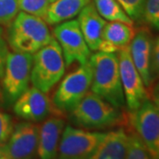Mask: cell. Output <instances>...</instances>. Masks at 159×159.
I'll return each mask as SVG.
<instances>
[{
	"instance_id": "cell-17",
	"label": "cell",
	"mask_w": 159,
	"mask_h": 159,
	"mask_svg": "<svg viewBox=\"0 0 159 159\" xmlns=\"http://www.w3.org/2000/svg\"><path fill=\"white\" fill-rule=\"evenodd\" d=\"M128 134L124 128L108 133L99 142L89 159H124L126 157Z\"/></svg>"
},
{
	"instance_id": "cell-18",
	"label": "cell",
	"mask_w": 159,
	"mask_h": 159,
	"mask_svg": "<svg viewBox=\"0 0 159 159\" xmlns=\"http://www.w3.org/2000/svg\"><path fill=\"white\" fill-rule=\"evenodd\" d=\"M90 0H56L51 3L44 20L49 25H57L77 16Z\"/></svg>"
},
{
	"instance_id": "cell-28",
	"label": "cell",
	"mask_w": 159,
	"mask_h": 159,
	"mask_svg": "<svg viewBox=\"0 0 159 159\" xmlns=\"http://www.w3.org/2000/svg\"><path fill=\"white\" fill-rule=\"evenodd\" d=\"M0 159H9L6 149V143H0Z\"/></svg>"
},
{
	"instance_id": "cell-27",
	"label": "cell",
	"mask_w": 159,
	"mask_h": 159,
	"mask_svg": "<svg viewBox=\"0 0 159 159\" xmlns=\"http://www.w3.org/2000/svg\"><path fill=\"white\" fill-rule=\"evenodd\" d=\"M152 70L154 76L159 77V36L154 40L152 48Z\"/></svg>"
},
{
	"instance_id": "cell-21",
	"label": "cell",
	"mask_w": 159,
	"mask_h": 159,
	"mask_svg": "<svg viewBox=\"0 0 159 159\" xmlns=\"http://www.w3.org/2000/svg\"><path fill=\"white\" fill-rule=\"evenodd\" d=\"M18 2L20 11L43 19L51 5L50 0H18Z\"/></svg>"
},
{
	"instance_id": "cell-14",
	"label": "cell",
	"mask_w": 159,
	"mask_h": 159,
	"mask_svg": "<svg viewBox=\"0 0 159 159\" xmlns=\"http://www.w3.org/2000/svg\"><path fill=\"white\" fill-rule=\"evenodd\" d=\"M65 120L60 117H49L42 124L39 129V142L37 155L42 159L57 157L58 145L63 131Z\"/></svg>"
},
{
	"instance_id": "cell-24",
	"label": "cell",
	"mask_w": 159,
	"mask_h": 159,
	"mask_svg": "<svg viewBox=\"0 0 159 159\" xmlns=\"http://www.w3.org/2000/svg\"><path fill=\"white\" fill-rule=\"evenodd\" d=\"M142 20L152 29L159 30V0H146Z\"/></svg>"
},
{
	"instance_id": "cell-23",
	"label": "cell",
	"mask_w": 159,
	"mask_h": 159,
	"mask_svg": "<svg viewBox=\"0 0 159 159\" xmlns=\"http://www.w3.org/2000/svg\"><path fill=\"white\" fill-rule=\"evenodd\" d=\"M126 14L134 20H142L146 0H117Z\"/></svg>"
},
{
	"instance_id": "cell-7",
	"label": "cell",
	"mask_w": 159,
	"mask_h": 159,
	"mask_svg": "<svg viewBox=\"0 0 159 159\" xmlns=\"http://www.w3.org/2000/svg\"><path fill=\"white\" fill-rule=\"evenodd\" d=\"M53 35L62 50L66 65L69 66L74 62L80 65L87 63L91 51L86 43L77 20H67L57 24Z\"/></svg>"
},
{
	"instance_id": "cell-5",
	"label": "cell",
	"mask_w": 159,
	"mask_h": 159,
	"mask_svg": "<svg viewBox=\"0 0 159 159\" xmlns=\"http://www.w3.org/2000/svg\"><path fill=\"white\" fill-rule=\"evenodd\" d=\"M32 65L33 54L9 51L1 87V100L6 104L13 105L29 88Z\"/></svg>"
},
{
	"instance_id": "cell-4",
	"label": "cell",
	"mask_w": 159,
	"mask_h": 159,
	"mask_svg": "<svg viewBox=\"0 0 159 159\" xmlns=\"http://www.w3.org/2000/svg\"><path fill=\"white\" fill-rule=\"evenodd\" d=\"M66 71L62 50L53 37L51 42L33 54L32 85L48 93L61 80Z\"/></svg>"
},
{
	"instance_id": "cell-1",
	"label": "cell",
	"mask_w": 159,
	"mask_h": 159,
	"mask_svg": "<svg viewBox=\"0 0 159 159\" xmlns=\"http://www.w3.org/2000/svg\"><path fill=\"white\" fill-rule=\"evenodd\" d=\"M89 61L92 66L91 91L114 106L123 108L125 100L120 79L118 55L97 51L91 55Z\"/></svg>"
},
{
	"instance_id": "cell-25",
	"label": "cell",
	"mask_w": 159,
	"mask_h": 159,
	"mask_svg": "<svg viewBox=\"0 0 159 159\" xmlns=\"http://www.w3.org/2000/svg\"><path fill=\"white\" fill-rule=\"evenodd\" d=\"M13 124L10 115L0 111V143H6L13 130Z\"/></svg>"
},
{
	"instance_id": "cell-11",
	"label": "cell",
	"mask_w": 159,
	"mask_h": 159,
	"mask_svg": "<svg viewBox=\"0 0 159 159\" xmlns=\"http://www.w3.org/2000/svg\"><path fill=\"white\" fill-rule=\"evenodd\" d=\"M44 93L35 87L29 88L13 103V111L20 118L29 122H42L58 111Z\"/></svg>"
},
{
	"instance_id": "cell-22",
	"label": "cell",
	"mask_w": 159,
	"mask_h": 159,
	"mask_svg": "<svg viewBox=\"0 0 159 159\" xmlns=\"http://www.w3.org/2000/svg\"><path fill=\"white\" fill-rule=\"evenodd\" d=\"M19 11L18 0H0V26L8 27Z\"/></svg>"
},
{
	"instance_id": "cell-26",
	"label": "cell",
	"mask_w": 159,
	"mask_h": 159,
	"mask_svg": "<svg viewBox=\"0 0 159 159\" xmlns=\"http://www.w3.org/2000/svg\"><path fill=\"white\" fill-rule=\"evenodd\" d=\"M9 53L8 44L6 42L5 34H4V29L0 26V99H1V87H2V79L5 72L6 67V59Z\"/></svg>"
},
{
	"instance_id": "cell-12",
	"label": "cell",
	"mask_w": 159,
	"mask_h": 159,
	"mask_svg": "<svg viewBox=\"0 0 159 159\" xmlns=\"http://www.w3.org/2000/svg\"><path fill=\"white\" fill-rule=\"evenodd\" d=\"M40 126L33 122H21L13 127L6 142L9 159H28L37 154Z\"/></svg>"
},
{
	"instance_id": "cell-8",
	"label": "cell",
	"mask_w": 159,
	"mask_h": 159,
	"mask_svg": "<svg viewBox=\"0 0 159 159\" xmlns=\"http://www.w3.org/2000/svg\"><path fill=\"white\" fill-rule=\"evenodd\" d=\"M103 135L104 133L67 125L60 138L57 157L62 159H89Z\"/></svg>"
},
{
	"instance_id": "cell-9",
	"label": "cell",
	"mask_w": 159,
	"mask_h": 159,
	"mask_svg": "<svg viewBox=\"0 0 159 159\" xmlns=\"http://www.w3.org/2000/svg\"><path fill=\"white\" fill-rule=\"evenodd\" d=\"M130 113L131 125L147 146L151 158L159 159L158 108L148 98Z\"/></svg>"
},
{
	"instance_id": "cell-10",
	"label": "cell",
	"mask_w": 159,
	"mask_h": 159,
	"mask_svg": "<svg viewBox=\"0 0 159 159\" xmlns=\"http://www.w3.org/2000/svg\"><path fill=\"white\" fill-rule=\"evenodd\" d=\"M119 73L124 91L125 104L130 111H135L145 100L148 99L141 74L131 57L129 46L118 51Z\"/></svg>"
},
{
	"instance_id": "cell-31",
	"label": "cell",
	"mask_w": 159,
	"mask_h": 159,
	"mask_svg": "<svg viewBox=\"0 0 159 159\" xmlns=\"http://www.w3.org/2000/svg\"><path fill=\"white\" fill-rule=\"evenodd\" d=\"M51 1V3H52V2H54V1H56V0H50Z\"/></svg>"
},
{
	"instance_id": "cell-13",
	"label": "cell",
	"mask_w": 159,
	"mask_h": 159,
	"mask_svg": "<svg viewBox=\"0 0 159 159\" xmlns=\"http://www.w3.org/2000/svg\"><path fill=\"white\" fill-rule=\"evenodd\" d=\"M153 42L148 30L142 29L134 34L129 44L132 60L141 74L145 87H150L155 80L152 70Z\"/></svg>"
},
{
	"instance_id": "cell-16",
	"label": "cell",
	"mask_w": 159,
	"mask_h": 159,
	"mask_svg": "<svg viewBox=\"0 0 159 159\" xmlns=\"http://www.w3.org/2000/svg\"><path fill=\"white\" fill-rule=\"evenodd\" d=\"M135 34L133 26L120 21L106 23L102 34L99 51L117 53L119 50L129 46Z\"/></svg>"
},
{
	"instance_id": "cell-19",
	"label": "cell",
	"mask_w": 159,
	"mask_h": 159,
	"mask_svg": "<svg viewBox=\"0 0 159 159\" xmlns=\"http://www.w3.org/2000/svg\"><path fill=\"white\" fill-rule=\"evenodd\" d=\"M94 5L98 13L105 20L120 21L134 26V20L124 11L117 0H94Z\"/></svg>"
},
{
	"instance_id": "cell-20",
	"label": "cell",
	"mask_w": 159,
	"mask_h": 159,
	"mask_svg": "<svg viewBox=\"0 0 159 159\" xmlns=\"http://www.w3.org/2000/svg\"><path fill=\"white\" fill-rule=\"evenodd\" d=\"M128 134L126 157L128 159H148L151 158L150 153L147 146L136 132H130Z\"/></svg>"
},
{
	"instance_id": "cell-2",
	"label": "cell",
	"mask_w": 159,
	"mask_h": 159,
	"mask_svg": "<svg viewBox=\"0 0 159 159\" xmlns=\"http://www.w3.org/2000/svg\"><path fill=\"white\" fill-rule=\"evenodd\" d=\"M43 18L19 11L8 26L7 41L15 52L34 54L53 39Z\"/></svg>"
},
{
	"instance_id": "cell-29",
	"label": "cell",
	"mask_w": 159,
	"mask_h": 159,
	"mask_svg": "<svg viewBox=\"0 0 159 159\" xmlns=\"http://www.w3.org/2000/svg\"><path fill=\"white\" fill-rule=\"evenodd\" d=\"M153 102H155V104L157 105V107L159 110V93H154Z\"/></svg>"
},
{
	"instance_id": "cell-30",
	"label": "cell",
	"mask_w": 159,
	"mask_h": 159,
	"mask_svg": "<svg viewBox=\"0 0 159 159\" xmlns=\"http://www.w3.org/2000/svg\"><path fill=\"white\" fill-rule=\"evenodd\" d=\"M154 93H159V82L157 84V86L155 87V89H154Z\"/></svg>"
},
{
	"instance_id": "cell-3",
	"label": "cell",
	"mask_w": 159,
	"mask_h": 159,
	"mask_svg": "<svg viewBox=\"0 0 159 159\" xmlns=\"http://www.w3.org/2000/svg\"><path fill=\"white\" fill-rule=\"evenodd\" d=\"M70 113L75 125L88 130L112 127L125 121L121 108L114 106L92 91L87 93Z\"/></svg>"
},
{
	"instance_id": "cell-15",
	"label": "cell",
	"mask_w": 159,
	"mask_h": 159,
	"mask_svg": "<svg viewBox=\"0 0 159 159\" xmlns=\"http://www.w3.org/2000/svg\"><path fill=\"white\" fill-rule=\"evenodd\" d=\"M77 20L90 51H98L102 41V31L107 22L98 13L94 3L89 2L80 11Z\"/></svg>"
},
{
	"instance_id": "cell-6",
	"label": "cell",
	"mask_w": 159,
	"mask_h": 159,
	"mask_svg": "<svg viewBox=\"0 0 159 159\" xmlns=\"http://www.w3.org/2000/svg\"><path fill=\"white\" fill-rule=\"evenodd\" d=\"M92 82V66L89 60L67 74L54 94L52 102L60 112H71L87 95Z\"/></svg>"
}]
</instances>
